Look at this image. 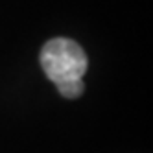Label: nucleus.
<instances>
[{
	"instance_id": "nucleus-1",
	"label": "nucleus",
	"mask_w": 153,
	"mask_h": 153,
	"mask_svg": "<svg viewBox=\"0 0 153 153\" xmlns=\"http://www.w3.org/2000/svg\"><path fill=\"white\" fill-rule=\"evenodd\" d=\"M41 67L53 83L63 85L68 81L83 79L89 67L87 53L72 39H52L41 50Z\"/></svg>"
},
{
	"instance_id": "nucleus-2",
	"label": "nucleus",
	"mask_w": 153,
	"mask_h": 153,
	"mask_svg": "<svg viewBox=\"0 0 153 153\" xmlns=\"http://www.w3.org/2000/svg\"><path fill=\"white\" fill-rule=\"evenodd\" d=\"M57 91L61 92V96L68 98V100H76L79 98L85 91V85H83V79H78V81H68V83H63V85H57Z\"/></svg>"
}]
</instances>
